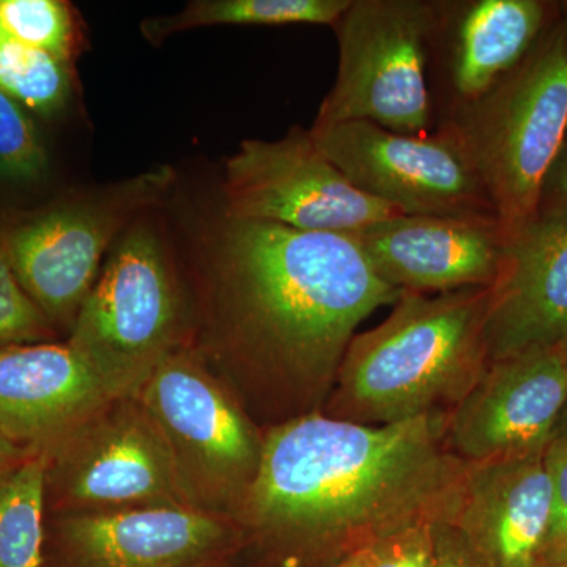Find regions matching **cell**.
<instances>
[{
    "label": "cell",
    "instance_id": "9c48e42d",
    "mask_svg": "<svg viewBox=\"0 0 567 567\" xmlns=\"http://www.w3.org/2000/svg\"><path fill=\"white\" fill-rule=\"evenodd\" d=\"M48 513L189 506L140 395L107 401L43 453Z\"/></svg>",
    "mask_w": 567,
    "mask_h": 567
},
{
    "label": "cell",
    "instance_id": "f1b7e54d",
    "mask_svg": "<svg viewBox=\"0 0 567 567\" xmlns=\"http://www.w3.org/2000/svg\"><path fill=\"white\" fill-rule=\"evenodd\" d=\"M33 451L25 450L17 443L11 442L6 435L0 434V477L9 475L11 470L20 466L22 462L32 457Z\"/></svg>",
    "mask_w": 567,
    "mask_h": 567
},
{
    "label": "cell",
    "instance_id": "e575fe53",
    "mask_svg": "<svg viewBox=\"0 0 567 567\" xmlns=\"http://www.w3.org/2000/svg\"><path fill=\"white\" fill-rule=\"evenodd\" d=\"M223 567H229V566H223Z\"/></svg>",
    "mask_w": 567,
    "mask_h": 567
},
{
    "label": "cell",
    "instance_id": "484cf974",
    "mask_svg": "<svg viewBox=\"0 0 567 567\" xmlns=\"http://www.w3.org/2000/svg\"><path fill=\"white\" fill-rule=\"evenodd\" d=\"M551 483L550 518L540 567L567 566V439L551 440L546 451Z\"/></svg>",
    "mask_w": 567,
    "mask_h": 567
},
{
    "label": "cell",
    "instance_id": "7402d4cb",
    "mask_svg": "<svg viewBox=\"0 0 567 567\" xmlns=\"http://www.w3.org/2000/svg\"><path fill=\"white\" fill-rule=\"evenodd\" d=\"M0 32L66 63L80 48L73 7L62 0H0Z\"/></svg>",
    "mask_w": 567,
    "mask_h": 567
},
{
    "label": "cell",
    "instance_id": "277c9868",
    "mask_svg": "<svg viewBox=\"0 0 567 567\" xmlns=\"http://www.w3.org/2000/svg\"><path fill=\"white\" fill-rule=\"evenodd\" d=\"M476 167L506 234L539 208L567 140V33H544L513 73L476 102L442 112Z\"/></svg>",
    "mask_w": 567,
    "mask_h": 567
},
{
    "label": "cell",
    "instance_id": "5b68a950",
    "mask_svg": "<svg viewBox=\"0 0 567 567\" xmlns=\"http://www.w3.org/2000/svg\"><path fill=\"white\" fill-rule=\"evenodd\" d=\"M193 316L162 237L134 223L82 303L69 342L117 398L137 395L192 341Z\"/></svg>",
    "mask_w": 567,
    "mask_h": 567
},
{
    "label": "cell",
    "instance_id": "3957f363",
    "mask_svg": "<svg viewBox=\"0 0 567 567\" xmlns=\"http://www.w3.org/2000/svg\"><path fill=\"white\" fill-rule=\"evenodd\" d=\"M488 300L491 286L404 290L379 327L350 342L323 415L363 425L450 416L487 369Z\"/></svg>",
    "mask_w": 567,
    "mask_h": 567
},
{
    "label": "cell",
    "instance_id": "1f68e13d",
    "mask_svg": "<svg viewBox=\"0 0 567 567\" xmlns=\"http://www.w3.org/2000/svg\"><path fill=\"white\" fill-rule=\"evenodd\" d=\"M563 28H565V31L567 33V2L563 3V21H561Z\"/></svg>",
    "mask_w": 567,
    "mask_h": 567
},
{
    "label": "cell",
    "instance_id": "8992f818",
    "mask_svg": "<svg viewBox=\"0 0 567 567\" xmlns=\"http://www.w3.org/2000/svg\"><path fill=\"white\" fill-rule=\"evenodd\" d=\"M194 509L234 522L262 462L265 431L192 344L140 391Z\"/></svg>",
    "mask_w": 567,
    "mask_h": 567
},
{
    "label": "cell",
    "instance_id": "d4e9b609",
    "mask_svg": "<svg viewBox=\"0 0 567 567\" xmlns=\"http://www.w3.org/2000/svg\"><path fill=\"white\" fill-rule=\"evenodd\" d=\"M436 522H417L377 540L361 551L365 567H435Z\"/></svg>",
    "mask_w": 567,
    "mask_h": 567
},
{
    "label": "cell",
    "instance_id": "52a82bcc",
    "mask_svg": "<svg viewBox=\"0 0 567 567\" xmlns=\"http://www.w3.org/2000/svg\"><path fill=\"white\" fill-rule=\"evenodd\" d=\"M434 0H350L336 22L338 74L315 126L369 122L404 134L436 128L429 85Z\"/></svg>",
    "mask_w": 567,
    "mask_h": 567
},
{
    "label": "cell",
    "instance_id": "cb8c5ba5",
    "mask_svg": "<svg viewBox=\"0 0 567 567\" xmlns=\"http://www.w3.org/2000/svg\"><path fill=\"white\" fill-rule=\"evenodd\" d=\"M55 328L33 303L0 248V350L52 342Z\"/></svg>",
    "mask_w": 567,
    "mask_h": 567
},
{
    "label": "cell",
    "instance_id": "83f0119b",
    "mask_svg": "<svg viewBox=\"0 0 567 567\" xmlns=\"http://www.w3.org/2000/svg\"><path fill=\"white\" fill-rule=\"evenodd\" d=\"M555 210H567V140L544 182L537 208V212Z\"/></svg>",
    "mask_w": 567,
    "mask_h": 567
},
{
    "label": "cell",
    "instance_id": "2e32d148",
    "mask_svg": "<svg viewBox=\"0 0 567 567\" xmlns=\"http://www.w3.org/2000/svg\"><path fill=\"white\" fill-rule=\"evenodd\" d=\"M550 505L546 453L465 462L446 522L487 567H540Z\"/></svg>",
    "mask_w": 567,
    "mask_h": 567
},
{
    "label": "cell",
    "instance_id": "7a4b0ae2",
    "mask_svg": "<svg viewBox=\"0 0 567 567\" xmlns=\"http://www.w3.org/2000/svg\"><path fill=\"white\" fill-rule=\"evenodd\" d=\"M447 415L363 425L323 413L265 431L235 527L254 567H336L398 529L447 520L465 462Z\"/></svg>",
    "mask_w": 567,
    "mask_h": 567
},
{
    "label": "cell",
    "instance_id": "7c38bea8",
    "mask_svg": "<svg viewBox=\"0 0 567 567\" xmlns=\"http://www.w3.org/2000/svg\"><path fill=\"white\" fill-rule=\"evenodd\" d=\"M51 567H223L240 550L234 522L189 506L51 514Z\"/></svg>",
    "mask_w": 567,
    "mask_h": 567
},
{
    "label": "cell",
    "instance_id": "ba28073f",
    "mask_svg": "<svg viewBox=\"0 0 567 567\" xmlns=\"http://www.w3.org/2000/svg\"><path fill=\"white\" fill-rule=\"evenodd\" d=\"M169 167L71 197L0 229V248L52 327L71 330L112 241L173 185Z\"/></svg>",
    "mask_w": 567,
    "mask_h": 567
},
{
    "label": "cell",
    "instance_id": "4dcf8cb0",
    "mask_svg": "<svg viewBox=\"0 0 567 567\" xmlns=\"http://www.w3.org/2000/svg\"><path fill=\"white\" fill-rule=\"evenodd\" d=\"M336 567H365L363 555L358 554L354 555V557H350L349 559H346L344 563H341V565Z\"/></svg>",
    "mask_w": 567,
    "mask_h": 567
},
{
    "label": "cell",
    "instance_id": "d6986e66",
    "mask_svg": "<svg viewBox=\"0 0 567 567\" xmlns=\"http://www.w3.org/2000/svg\"><path fill=\"white\" fill-rule=\"evenodd\" d=\"M350 0H194L171 17L142 22L152 43L174 33L207 25H331L342 17Z\"/></svg>",
    "mask_w": 567,
    "mask_h": 567
},
{
    "label": "cell",
    "instance_id": "9a60e30c",
    "mask_svg": "<svg viewBox=\"0 0 567 567\" xmlns=\"http://www.w3.org/2000/svg\"><path fill=\"white\" fill-rule=\"evenodd\" d=\"M488 363L567 342V210L507 234L486 319Z\"/></svg>",
    "mask_w": 567,
    "mask_h": 567
},
{
    "label": "cell",
    "instance_id": "ffe728a7",
    "mask_svg": "<svg viewBox=\"0 0 567 567\" xmlns=\"http://www.w3.org/2000/svg\"><path fill=\"white\" fill-rule=\"evenodd\" d=\"M47 513V461L37 453L0 477V567L43 566Z\"/></svg>",
    "mask_w": 567,
    "mask_h": 567
},
{
    "label": "cell",
    "instance_id": "d6a6232c",
    "mask_svg": "<svg viewBox=\"0 0 567 567\" xmlns=\"http://www.w3.org/2000/svg\"><path fill=\"white\" fill-rule=\"evenodd\" d=\"M563 349H565V352L567 353V342H565V344H563Z\"/></svg>",
    "mask_w": 567,
    "mask_h": 567
},
{
    "label": "cell",
    "instance_id": "6da1fadb",
    "mask_svg": "<svg viewBox=\"0 0 567 567\" xmlns=\"http://www.w3.org/2000/svg\"><path fill=\"white\" fill-rule=\"evenodd\" d=\"M401 293L347 234L224 215L189 344L267 431L322 413L354 331Z\"/></svg>",
    "mask_w": 567,
    "mask_h": 567
},
{
    "label": "cell",
    "instance_id": "e0dca14e",
    "mask_svg": "<svg viewBox=\"0 0 567 567\" xmlns=\"http://www.w3.org/2000/svg\"><path fill=\"white\" fill-rule=\"evenodd\" d=\"M540 0H443L432 59L442 85L443 110L486 95L524 62L546 29Z\"/></svg>",
    "mask_w": 567,
    "mask_h": 567
},
{
    "label": "cell",
    "instance_id": "f546056e",
    "mask_svg": "<svg viewBox=\"0 0 567 567\" xmlns=\"http://www.w3.org/2000/svg\"><path fill=\"white\" fill-rule=\"evenodd\" d=\"M555 439H567V402L565 409H563L561 415H559L557 425H555L554 440Z\"/></svg>",
    "mask_w": 567,
    "mask_h": 567
},
{
    "label": "cell",
    "instance_id": "ac0fdd59",
    "mask_svg": "<svg viewBox=\"0 0 567 567\" xmlns=\"http://www.w3.org/2000/svg\"><path fill=\"white\" fill-rule=\"evenodd\" d=\"M115 398L66 341L0 350V434L33 453Z\"/></svg>",
    "mask_w": 567,
    "mask_h": 567
},
{
    "label": "cell",
    "instance_id": "836d02e7",
    "mask_svg": "<svg viewBox=\"0 0 567 567\" xmlns=\"http://www.w3.org/2000/svg\"><path fill=\"white\" fill-rule=\"evenodd\" d=\"M0 37H2V32H0Z\"/></svg>",
    "mask_w": 567,
    "mask_h": 567
},
{
    "label": "cell",
    "instance_id": "30bf717a",
    "mask_svg": "<svg viewBox=\"0 0 567 567\" xmlns=\"http://www.w3.org/2000/svg\"><path fill=\"white\" fill-rule=\"evenodd\" d=\"M309 132L354 188L402 215L499 221L476 167L445 125L404 134L344 122L312 125Z\"/></svg>",
    "mask_w": 567,
    "mask_h": 567
},
{
    "label": "cell",
    "instance_id": "4fadbf2b",
    "mask_svg": "<svg viewBox=\"0 0 567 567\" xmlns=\"http://www.w3.org/2000/svg\"><path fill=\"white\" fill-rule=\"evenodd\" d=\"M566 402L563 346L492 361L450 413L447 445L464 462L544 454Z\"/></svg>",
    "mask_w": 567,
    "mask_h": 567
},
{
    "label": "cell",
    "instance_id": "5bb4252c",
    "mask_svg": "<svg viewBox=\"0 0 567 567\" xmlns=\"http://www.w3.org/2000/svg\"><path fill=\"white\" fill-rule=\"evenodd\" d=\"M394 289L443 293L494 284L507 234L496 219L395 215L347 234Z\"/></svg>",
    "mask_w": 567,
    "mask_h": 567
},
{
    "label": "cell",
    "instance_id": "4316f807",
    "mask_svg": "<svg viewBox=\"0 0 567 567\" xmlns=\"http://www.w3.org/2000/svg\"><path fill=\"white\" fill-rule=\"evenodd\" d=\"M435 567H487L450 522L435 524Z\"/></svg>",
    "mask_w": 567,
    "mask_h": 567
},
{
    "label": "cell",
    "instance_id": "d590c367",
    "mask_svg": "<svg viewBox=\"0 0 567 567\" xmlns=\"http://www.w3.org/2000/svg\"><path fill=\"white\" fill-rule=\"evenodd\" d=\"M567 567V566H566Z\"/></svg>",
    "mask_w": 567,
    "mask_h": 567
},
{
    "label": "cell",
    "instance_id": "8fae6325",
    "mask_svg": "<svg viewBox=\"0 0 567 567\" xmlns=\"http://www.w3.org/2000/svg\"><path fill=\"white\" fill-rule=\"evenodd\" d=\"M224 197L229 218L308 233L350 234L402 215L354 188L300 126L281 140L241 142L224 167Z\"/></svg>",
    "mask_w": 567,
    "mask_h": 567
},
{
    "label": "cell",
    "instance_id": "44dd1931",
    "mask_svg": "<svg viewBox=\"0 0 567 567\" xmlns=\"http://www.w3.org/2000/svg\"><path fill=\"white\" fill-rule=\"evenodd\" d=\"M71 63L0 37V91L24 110L50 117L70 102Z\"/></svg>",
    "mask_w": 567,
    "mask_h": 567
},
{
    "label": "cell",
    "instance_id": "603a6c76",
    "mask_svg": "<svg viewBox=\"0 0 567 567\" xmlns=\"http://www.w3.org/2000/svg\"><path fill=\"white\" fill-rule=\"evenodd\" d=\"M47 169V151L31 112L0 91V177L35 182Z\"/></svg>",
    "mask_w": 567,
    "mask_h": 567
}]
</instances>
